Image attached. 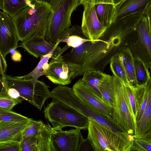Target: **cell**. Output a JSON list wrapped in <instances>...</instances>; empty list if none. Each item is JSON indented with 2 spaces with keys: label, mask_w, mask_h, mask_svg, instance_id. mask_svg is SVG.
Returning <instances> with one entry per match:
<instances>
[{
  "label": "cell",
  "mask_w": 151,
  "mask_h": 151,
  "mask_svg": "<svg viewBox=\"0 0 151 151\" xmlns=\"http://www.w3.org/2000/svg\"><path fill=\"white\" fill-rule=\"evenodd\" d=\"M53 14L48 4L39 0H32L28 6L12 17L19 41L23 42L36 35L44 37Z\"/></svg>",
  "instance_id": "cell-1"
},
{
  "label": "cell",
  "mask_w": 151,
  "mask_h": 151,
  "mask_svg": "<svg viewBox=\"0 0 151 151\" xmlns=\"http://www.w3.org/2000/svg\"><path fill=\"white\" fill-rule=\"evenodd\" d=\"M50 93L52 101H58L68 105L112 132L120 135L129 134L117 122L98 114L83 103L74 94L72 88L59 85L50 91Z\"/></svg>",
  "instance_id": "cell-2"
},
{
  "label": "cell",
  "mask_w": 151,
  "mask_h": 151,
  "mask_svg": "<svg viewBox=\"0 0 151 151\" xmlns=\"http://www.w3.org/2000/svg\"><path fill=\"white\" fill-rule=\"evenodd\" d=\"M88 119L87 138L94 151H130L134 136L116 134Z\"/></svg>",
  "instance_id": "cell-3"
},
{
  "label": "cell",
  "mask_w": 151,
  "mask_h": 151,
  "mask_svg": "<svg viewBox=\"0 0 151 151\" xmlns=\"http://www.w3.org/2000/svg\"><path fill=\"white\" fill-rule=\"evenodd\" d=\"M145 15L143 13H136L114 20L100 39L111 42L118 52L121 48L130 49L137 40V25Z\"/></svg>",
  "instance_id": "cell-4"
},
{
  "label": "cell",
  "mask_w": 151,
  "mask_h": 151,
  "mask_svg": "<svg viewBox=\"0 0 151 151\" xmlns=\"http://www.w3.org/2000/svg\"><path fill=\"white\" fill-rule=\"evenodd\" d=\"M43 113L55 130H61L68 126L87 129L88 119L61 102L52 101L45 108Z\"/></svg>",
  "instance_id": "cell-5"
},
{
  "label": "cell",
  "mask_w": 151,
  "mask_h": 151,
  "mask_svg": "<svg viewBox=\"0 0 151 151\" xmlns=\"http://www.w3.org/2000/svg\"><path fill=\"white\" fill-rule=\"evenodd\" d=\"M48 4L53 14L48 29L44 36L47 41L55 44L61 33L71 26L73 12L80 5V0H39Z\"/></svg>",
  "instance_id": "cell-6"
},
{
  "label": "cell",
  "mask_w": 151,
  "mask_h": 151,
  "mask_svg": "<svg viewBox=\"0 0 151 151\" xmlns=\"http://www.w3.org/2000/svg\"><path fill=\"white\" fill-rule=\"evenodd\" d=\"M5 76L10 87L15 88L20 96L32 105L41 110L45 101L51 98L47 86L38 80L35 85L31 81L7 75Z\"/></svg>",
  "instance_id": "cell-7"
},
{
  "label": "cell",
  "mask_w": 151,
  "mask_h": 151,
  "mask_svg": "<svg viewBox=\"0 0 151 151\" xmlns=\"http://www.w3.org/2000/svg\"><path fill=\"white\" fill-rule=\"evenodd\" d=\"M117 52V49L110 42L100 39L93 44L79 64L80 69L76 72L72 79L83 75L88 70L102 71L110 62L112 55Z\"/></svg>",
  "instance_id": "cell-8"
},
{
  "label": "cell",
  "mask_w": 151,
  "mask_h": 151,
  "mask_svg": "<svg viewBox=\"0 0 151 151\" xmlns=\"http://www.w3.org/2000/svg\"><path fill=\"white\" fill-rule=\"evenodd\" d=\"M115 93L114 110L116 122L129 134H134V123L126 86L120 79L112 75Z\"/></svg>",
  "instance_id": "cell-9"
},
{
  "label": "cell",
  "mask_w": 151,
  "mask_h": 151,
  "mask_svg": "<svg viewBox=\"0 0 151 151\" xmlns=\"http://www.w3.org/2000/svg\"><path fill=\"white\" fill-rule=\"evenodd\" d=\"M49 65L47 78L54 84L63 86L71 83L73 76L81 68L80 64L69 61L62 55L52 58Z\"/></svg>",
  "instance_id": "cell-10"
},
{
  "label": "cell",
  "mask_w": 151,
  "mask_h": 151,
  "mask_svg": "<svg viewBox=\"0 0 151 151\" xmlns=\"http://www.w3.org/2000/svg\"><path fill=\"white\" fill-rule=\"evenodd\" d=\"M72 88L74 94L83 103L98 114L116 122L114 109L98 99L81 78L74 84Z\"/></svg>",
  "instance_id": "cell-11"
},
{
  "label": "cell",
  "mask_w": 151,
  "mask_h": 151,
  "mask_svg": "<svg viewBox=\"0 0 151 151\" xmlns=\"http://www.w3.org/2000/svg\"><path fill=\"white\" fill-rule=\"evenodd\" d=\"M136 32L137 41L129 49L133 57L139 58L151 72V39L148 19L145 15L138 23Z\"/></svg>",
  "instance_id": "cell-12"
},
{
  "label": "cell",
  "mask_w": 151,
  "mask_h": 151,
  "mask_svg": "<svg viewBox=\"0 0 151 151\" xmlns=\"http://www.w3.org/2000/svg\"><path fill=\"white\" fill-rule=\"evenodd\" d=\"M19 41L14 22L12 17L3 11L0 12V56H6L12 49L19 47Z\"/></svg>",
  "instance_id": "cell-13"
},
{
  "label": "cell",
  "mask_w": 151,
  "mask_h": 151,
  "mask_svg": "<svg viewBox=\"0 0 151 151\" xmlns=\"http://www.w3.org/2000/svg\"><path fill=\"white\" fill-rule=\"evenodd\" d=\"M60 43L55 44L47 41L44 37L38 35H35L22 42L19 47L24 48L30 55L37 58L51 52L61 55L70 47L66 45L62 48L58 46Z\"/></svg>",
  "instance_id": "cell-14"
},
{
  "label": "cell",
  "mask_w": 151,
  "mask_h": 151,
  "mask_svg": "<svg viewBox=\"0 0 151 151\" xmlns=\"http://www.w3.org/2000/svg\"><path fill=\"white\" fill-rule=\"evenodd\" d=\"M83 6L84 10L81 26L82 32L87 39L98 40L103 36L107 28L99 20L94 5L87 4Z\"/></svg>",
  "instance_id": "cell-15"
},
{
  "label": "cell",
  "mask_w": 151,
  "mask_h": 151,
  "mask_svg": "<svg viewBox=\"0 0 151 151\" xmlns=\"http://www.w3.org/2000/svg\"><path fill=\"white\" fill-rule=\"evenodd\" d=\"M55 130L49 124L22 141V151H52L51 137Z\"/></svg>",
  "instance_id": "cell-16"
},
{
  "label": "cell",
  "mask_w": 151,
  "mask_h": 151,
  "mask_svg": "<svg viewBox=\"0 0 151 151\" xmlns=\"http://www.w3.org/2000/svg\"><path fill=\"white\" fill-rule=\"evenodd\" d=\"M81 129L55 130L51 137L52 151H77Z\"/></svg>",
  "instance_id": "cell-17"
},
{
  "label": "cell",
  "mask_w": 151,
  "mask_h": 151,
  "mask_svg": "<svg viewBox=\"0 0 151 151\" xmlns=\"http://www.w3.org/2000/svg\"><path fill=\"white\" fill-rule=\"evenodd\" d=\"M33 119L22 123L0 122V142H22L23 134Z\"/></svg>",
  "instance_id": "cell-18"
},
{
  "label": "cell",
  "mask_w": 151,
  "mask_h": 151,
  "mask_svg": "<svg viewBox=\"0 0 151 151\" xmlns=\"http://www.w3.org/2000/svg\"><path fill=\"white\" fill-rule=\"evenodd\" d=\"M151 1V0H124L116 6L114 20L121 19L136 13H144Z\"/></svg>",
  "instance_id": "cell-19"
},
{
  "label": "cell",
  "mask_w": 151,
  "mask_h": 151,
  "mask_svg": "<svg viewBox=\"0 0 151 151\" xmlns=\"http://www.w3.org/2000/svg\"><path fill=\"white\" fill-rule=\"evenodd\" d=\"M97 41L87 39L83 34L81 27L75 25L63 32L59 36L57 42H65L69 47L75 48L87 42L91 41L94 43Z\"/></svg>",
  "instance_id": "cell-20"
},
{
  "label": "cell",
  "mask_w": 151,
  "mask_h": 151,
  "mask_svg": "<svg viewBox=\"0 0 151 151\" xmlns=\"http://www.w3.org/2000/svg\"><path fill=\"white\" fill-rule=\"evenodd\" d=\"M146 87L148 93L147 103L141 118L134 127V137L143 134L151 129V78Z\"/></svg>",
  "instance_id": "cell-21"
},
{
  "label": "cell",
  "mask_w": 151,
  "mask_h": 151,
  "mask_svg": "<svg viewBox=\"0 0 151 151\" xmlns=\"http://www.w3.org/2000/svg\"><path fill=\"white\" fill-rule=\"evenodd\" d=\"M105 74L99 70H90L84 73L81 78L85 84L92 91L98 99L104 103L99 86Z\"/></svg>",
  "instance_id": "cell-22"
},
{
  "label": "cell",
  "mask_w": 151,
  "mask_h": 151,
  "mask_svg": "<svg viewBox=\"0 0 151 151\" xmlns=\"http://www.w3.org/2000/svg\"><path fill=\"white\" fill-rule=\"evenodd\" d=\"M60 55L54 52H51L45 55L41 56L38 64L32 71L26 75L16 77L19 78L29 80L35 85L40 77L48 74L49 65L48 61L50 58H55Z\"/></svg>",
  "instance_id": "cell-23"
},
{
  "label": "cell",
  "mask_w": 151,
  "mask_h": 151,
  "mask_svg": "<svg viewBox=\"0 0 151 151\" xmlns=\"http://www.w3.org/2000/svg\"><path fill=\"white\" fill-rule=\"evenodd\" d=\"M121 55L127 73L128 80L131 88H135L138 87L136 79L134 58L129 48H120L118 52Z\"/></svg>",
  "instance_id": "cell-24"
},
{
  "label": "cell",
  "mask_w": 151,
  "mask_h": 151,
  "mask_svg": "<svg viewBox=\"0 0 151 151\" xmlns=\"http://www.w3.org/2000/svg\"><path fill=\"white\" fill-rule=\"evenodd\" d=\"M97 15L101 24L107 28L114 20L116 6L112 4L101 3L95 5Z\"/></svg>",
  "instance_id": "cell-25"
},
{
  "label": "cell",
  "mask_w": 151,
  "mask_h": 151,
  "mask_svg": "<svg viewBox=\"0 0 151 151\" xmlns=\"http://www.w3.org/2000/svg\"><path fill=\"white\" fill-rule=\"evenodd\" d=\"M99 89L103 102L111 108L115 105V93L112 76L105 73Z\"/></svg>",
  "instance_id": "cell-26"
},
{
  "label": "cell",
  "mask_w": 151,
  "mask_h": 151,
  "mask_svg": "<svg viewBox=\"0 0 151 151\" xmlns=\"http://www.w3.org/2000/svg\"><path fill=\"white\" fill-rule=\"evenodd\" d=\"M145 86L138 87L135 88H132L129 86H126L132 108L134 122L136 115L144 101L145 94Z\"/></svg>",
  "instance_id": "cell-27"
},
{
  "label": "cell",
  "mask_w": 151,
  "mask_h": 151,
  "mask_svg": "<svg viewBox=\"0 0 151 151\" xmlns=\"http://www.w3.org/2000/svg\"><path fill=\"white\" fill-rule=\"evenodd\" d=\"M109 63L110 69L113 75L121 80L126 86L130 87L120 53L117 52L112 55Z\"/></svg>",
  "instance_id": "cell-28"
},
{
  "label": "cell",
  "mask_w": 151,
  "mask_h": 151,
  "mask_svg": "<svg viewBox=\"0 0 151 151\" xmlns=\"http://www.w3.org/2000/svg\"><path fill=\"white\" fill-rule=\"evenodd\" d=\"M32 0H0V8L12 17L25 8Z\"/></svg>",
  "instance_id": "cell-29"
},
{
  "label": "cell",
  "mask_w": 151,
  "mask_h": 151,
  "mask_svg": "<svg viewBox=\"0 0 151 151\" xmlns=\"http://www.w3.org/2000/svg\"><path fill=\"white\" fill-rule=\"evenodd\" d=\"M135 75L138 87L145 86L151 78L148 68L137 57H134Z\"/></svg>",
  "instance_id": "cell-30"
},
{
  "label": "cell",
  "mask_w": 151,
  "mask_h": 151,
  "mask_svg": "<svg viewBox=\"0 0 151 151\" xmlns=\"http://www.w3.org/2000/svg\"><path fill=\"white\" fill-rule=\"evenodd\" d=\"M93 43L91 41L86 42L78 47L73 48L64 55L69 61L79 64Z\"/></svg>",
  "instance_id": "cell-31"
},
{
  "label": "cell",
  "mask_w": 151,
  "mask_h": 151,
  "mask_svg": "<svg viewBox=\"0 0 151 151\" xmlns=\"http://www.w3.org/2000/svg\"><path fill=\"white\" fill-rule=\"evenodd\" d=\"M31 119L12 110H0V122L22 123L29 121Z\"/></svg>",
  "instance_id": "cell-32"
},
{
  "label": "cell",
  "mask_w": 151,
  "mask_h": 151,
  "mask_svg": "<svg viewBox=\"0 0 151 151\" xmlns=\"http://www.w3.org/2000/svg\"><path fill=\"white\" fill-rule=\"evenodd\" d=\"M22 142H0V151H22Z\"/></svg>",
  "instance_id": "cell-33"
},
{
  "label": "cell",
  "mask_w": 151,
  "mask_h": 151,
  "mask_svg": "<svg viewBox=\"0 0 151 151\" xmlns=\"http://www.w3.org/2000/svg\"><path fill=\"white\" fill-rule=\"evenodd\" d=\"M44 124V123L42 121H36L33 119L31 125L27 128L23 134V140L39 131Z\"/></svg>",
  "instance_id": "cell-34"
},
{
  "label": "cell",
  "mask_w": 151,
  "mask_h": 151,
  "mask_svg": "<svg viewBox=\"0 0 151 151\" xmlns=\"http://www.w3.org/2000/svg\"><path fill=\"white\" fill-rule=\"evenodd\" d=\"M132 150L151 151V145L134 137L130 151Z\"/></svg>",
  "instance_id": "cell-35"
},
{
  "label": "cell",
  "mask_w": 151,
  "mask_h": 151,
  "mask_svg": "<svg viewBox=\"0 0 151 151\" xmlns=\"http://www.w3.org/2000/svg\"><path fill=\"white\" fill-rule=\"evenodd\" d=\"M21 102L11 98H0V110H11L14 106Z\"/></svg>",
  "instance_id": "cell-36"
},
{
  "label": "cell",
  "mask_w": 151,
  "mask_h": 151,
  "mask_svg": "<svg viewBox=\"0 0 151 151\" xmlns=\"http://www.w3.org/2000/svg\"><path fill=\"white\" fill-rule=\"evenodd\" d=\"M124 0H80V4L83 6L87 4L93 5L101 3L112 4L116 6L119 5Z\"/></svg>",
  "instance_id": "cell-37"
},
{
  "label": "cell",
  "mask_w": 151,
  "mask_h": 151,
  "mask_svg": "<svg viewBox=\"0 0 151 151\" xmlns=\"http://www.w3.org/2000/svg\"><path fill=\"white\" fill-rule=\"evenodd\" d=\"M92 150H93L89 141L87 138L85 139H83L81 134L80 136L77 151Z\"/></svg>",
  "instance_id": "cell-38"
},
{
  "label": "cell",
  "mask_w": 151,
  "mask_h": 151,
  "mask_svg": "<svg viewBox=\"0 0 151 151\" xmlns=\"http://www.w3.org/2000/svg\"><path fill=\"white\" fill-rule=\"evenodd\" d=\"M134 137L151 145V129L143 134Z\"/></svg>",
  "instance_id": "cell-39"
},
{
  "label": "cell",
  "mask_w": 151,
  "mask_h": 151,
  "mask_svg": "<svg viewBox=\"0 0 151 151\" xmlns=\"http://www.w3.org/2000/svg\"><path fill=\"white\" fill-rule=\"evenodd\" d=\"M144 14L147 17L149 21V32L151 39V1L145 11Z\"/></svg>",
  "instance_id": "cell-40"
},
{
  "label": "cell",
  "mask_w": 151,
  "mask_h": 151,
  "mask_svg": "<svg viewBox=\"0 0 151 151\" xmlns=\"http://www.w3.org/2000/svg\"><path fill=\"white\" fill-rule=\"evenodd\" d=\"M0 74L5 73L7 69V65L6 59H4L1 56H0Z\"/></svg>",
  "instance_id": "cell-41"
},
{
  "label": "cell",
  "mask_w": 151,
  "mask_h": 151,
  "mask_svg": "<svg viewBox=\"0 0 151 151\" xmlns=\"http://www.w3.org/2000/svg\"><path fill=\"white\" fill-rule=\"evenodd\" d=\"M22 55L18 51L12 55L11 58L12 60L15 62H20L21 60Z\"/></svg>",
  "instance_id": "cell-42"
}]
</instances>
